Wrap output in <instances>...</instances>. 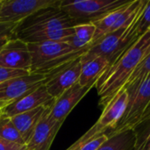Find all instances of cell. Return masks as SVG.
Returning <instances> with one entry per match:
<instances>
[{
    "label": "cell",
    "mask_w": 150,
    "mask_h": 150,
    "mask_svg": "<svg viewBox=\"0 0 150 150\" xmlns=\"http://www.w3.org/2000/svg\"><path fill=\"white\" fill-rule=\"evenodd\" d=\"M150 52V30L118 57L98 80L95 87L103 108L124 88L130 76Z\"/></svg>",
    "instance_id": "obj_1"
},
{
    "label": "cell",
    "mask_w": 150,
    "mask_h": 150,
    "mask_svg": "<svg viewBox=\"0 0 150 150\" xmlns=\"http://www.w3.org/2000/svg\"><path fill=\"white\" fill-rule=\"evenodd\" d=\"M148 1L149 0H144L136 18L129 25L105 34L95 41L91 45V47L83 55H82L81 62H83L98 56H103L108 59L111 65L125 50L138 40L140 38L136 36L137 23Z\"/></svg>",
    "instance_id": "obj_2"
},
{
    "label": "cell",
    "mask_w": 150,
    "mask_h": 150,
    "mask_svg": "<svg viewBox=\"0 0 150 150\" xmlns=\"http://www.w3.org/2000/svg\"><path fill=\"white\" fill-rule=\"evenodd\" d=\"M32 56L30 74L47 75L54 69L81 57L86 52L76 51L63 41L30 43Z\"/></svg>",
    "instance_id": "obj_3"
},
{
    "label": "cell",
    "mask_w": 150,
    "mask_h": 150,
    "mask_svg": "<svg viewBox=\"0 0 150 150\" xmlns=\"http://www.w3.org/2000/svg\"><path fill=\"white\" fill-rule=\"evenodd\" d=\"M75 25V21L59 7L46 8L18 23L14 32V39L22 40L35 33L70 28Z\"/></svg>",
    "instance_id": "obj_4"
},
{
    "label": "cell",
    "mask_w": 150,
    "mask_h": 150,
    "mask_svg": "<svg viewBox=\"0 0 150 150\" xmlns=\"http://www.w3.org/2000/svg\"><path fill=\"white\" fill-rule=\"evenodd\" d=\"M131 0H61L59 8L76 25L93 23L110 12L127 4Z\"/></svg>",
    "instance_id": "obj_5"
},
{
    "label": "cell",
    "mask_w": 150,
    "mask_h": 150,
    "mask_svg": "<svg viewBox=\"0 0 150 150\" xmlns=\"http://www.w3.org/2000/svg\"><path fill=\"white\" fill-rule=\"evenodd\" d=\"M126 91L128 99L125 112L114 129L108 134L134 130L140 124L150 105V76L136 84L128 86Z\"/></svg>",
    "instance_id": "obj_6"
},
{
    "label": "cell",
    "mask_w": 150,
    "mask_h": 150,
    "mask_svg": "<svg viewBox=\"0 0 150 150\" xmlns=\"http://www.w3.org/2000/svg\"><path fill=\"white\" fill-rule=\"evenodd\" d=\"M127 99V92L126 89L123 88L103 108L102 114L94 126L91 127L80 139H78L77 142H84L97 135L105 134L106 132H110L114 129L125 112Z\"/></svg>",
    "instance_id": "obj_7"
},
{
    "label": "cell",
    "mask_w": 150,
    "mask_h": 150,
    "mask_svg": "<svg viewBox=\"0 0 150 150\" xmlns=\"http://www.w3.org/2000/svg\"><path fill=\"white\" fill-rule=\"evenodd\" d=\"M61 0H0V24H18L35 12L59 7Z\"/></svg>",
    "instance_id": "obj_8"
},
{
    "label": "cell",
    "mask_w": 150,
    "mask_h": 150,
    "mask_svg": "<svg viewBox=\"0 0 150 150\" xmlns=\"http://www.w3.org/2000/svg\"><path fill=\"white\" fill-rule=\"evenodd\" d=\"M81 57L66 62L45 75L43 84L53 98H57L65 91L78 83L82 70Z\"/></svg>",
    "instance_id": "obj_9"
},
{
    "label": "cell",
    "mask_w": 150,
    "mask_h": 150,
    "mask_svg": "<svg viewBox=\"0 0 150 150\" xmlns=\"http://www.w3.org/2000/svg\"><path fill=\"white\" fill-rule=\"evenodd\" d=\"M32 56L28 44L18 39L10 40L0 51V67L30 72Z\"/></svg>",
    "instance_id": "obj_10"
},
{
    "label": "cell",
    "mask_w": 150,
    "mask_h": 150,
    "mask_svg": "<svg viewBox=\"0 0 150 150\" xmlns=\"http://www.w3.org/2000/svg\"><path fill=\"white\" fill-rule=\"evenodd\" d=\"M54 100L55 99L47 92L46 86L42 83L33 91L7 105L0 111L7 117L12 118L18 114L29 112L40 106L53 105Z\"/></svg>",
    "instance_id": "obj_11"
},
{
    "label": "cell",
    "mask_w": 150,
    "mask_h": 150,
    "mask_svg": "<svg viewBox=\"0 0 150 150\" xmlns=\"http://www.w3.org/2000/svg\"><path fill=\"white\" fill-rule=\"evenodd\" d=\"M45 75L29 74L0 83V102L11 103L43 83Z\"/></svg>",
    "instance_id": "obj_12"
},
{
    "label": "cell",
    "mask_w": 150,
    "mask_h": 150,
    "mask_svg": "<svg viewBox=\"0 0 150 150\" xmlns=\"http://www.w3.org/2000/svg\"><path fill=\"white\" fill-rule=\"evenodd\" d=\"M51 107L45 112L37 125L30 141L25 144L28 150H49L63 123L55 120L50 115Z\"/></svg>",
    "instance_id": "obj_13"
},
{
    "label": "cell",
    "mask_w": 150,
    "mask_h": 150,
    "mask_svg": "<svg viewBox=\"0 0 150 150\" xmlns=\"http://www.w3.org/2000/svg\"><path fill=\"white\" fill-rule=\"evenodd\" d=\"M93 87L94 85L83 87L79 84V83H76L71 86L60 97L55 98L50 110L51 117L55 120L63 123L75 106Z\"/></svg>",
    "instance_id": "obj_14"
},
{
    "label": "cell",
    "mask_w": 150,
    "mask_h": 150,
    "mask_svg": "<svg viewBox=\"0 0 150 150\" xmlns=\"http://www.w3.org/2000/svg\"><path fill=\"white\" fill-rule=\"evenodd\" d=\"M50 106H40L11 118L25 144L30 141L37 125L42 119L47 109Z\"/></svg>",
    "instance_id": "obj_15"
},
{
    "label": "cell",
    "mask_w": 150,
    "mask_h": 150,
    "mask_svg": "<svg viewBox=\"0 0 150 150\" xmlns=\"http://www.w3.org/2000/svg\"><path fill=\"white\" fill-rule=\"evenodd\" d=\"M110 62L103 56H98L93 59L82 62V70L79 77V84L83 87L96 85L98 80L109 67Z\"/></svg>",
    "instance_id": "obj_16"
},
{
    "label": "cell",
    "mask_w": 150,
    "mask_h": 150,
    "mask_svg": "<svg viewBox=\"0 0 150 150\" xmlns=\"http://www.w3.org/2000/svg\"><path fill=\"white\" fill-rule=\"evenodd\" d=\"M108 139L97 150H134L136 142L134 131L132 129L107 134Z\"/></svg>",
    "instance_id": "obj_17"
},
{
    "label": "cell",
    "mask_w": 150,
    "mask_h": 150,
    "mask_svg": "<svg viewBox=\"0 0 150 150\" xmlns=\"http://www.w3.org/2000/svg\"><path fill=\"white\" fill-rule=\"evenodd\" d=\"M0 137L11 142L25 146L22 136L16 128L11 118L4 115L0 111Z\"/></svg>",
    "instance_id": "obj_18"
},
{
    "label": "cell",
    "mask_w": 150,
    "mask_h": 150,
    "mask_svg": "<svg viewBox=\"0 0 150 150\" xmlns=\"http://www.w3.org/2000/svg\"><path fill=\"white\" fill-rule=\"evenodd\" d=\"M134 131L136 136L134 150H150V118L140 123Z\"/></svg>",
    "instance_id": "obj_19"
},
{
    "label": "cell",
    "mask_w": 150,
    "mask_h": 150,
    "mask_svg": "<svg viewBox=\"0 0 150 150\" xmlns=\"http://www.w3.org/2000/svg\"><path fill=\"white\" fill-rule=\"evenodd\" d=\"M149 76H150V52L143 58L139 66L130 76L129 79L124 86V89L142 82Z\"/></svg>",
    "instance_id": "obj_20"
},
{
    "label": "cell",
    "mask_w": 150,
    "mask_h": 150,
    "mask_svg": "<svg viewBox=\"0 0 150 150\" xmlns=\"http://www.w3.org/2000/svg\"><path fill=\"white\" fill-rule=\"evenodd\" d=\"M75 35L81 40L92 45L96 34V26L93 23H83L74 26Z\"/></svg>",
    "instance_id": "obj_21"
},
{
    "label": "cell",
    "mask_w": 150,
    "mask_h": 150,
    "mask_svg": "<svg viewBox=\"0 0 150 150\" xmlns=\"http://www.w3.org/2000/svg\"><path fill=\"white\" fill-rule=\"evenodd\" d=\"M108 139L107 134L97 135L84 142H76L67 150H97Z\"/></svg>",
    "instance_id": "obj_22"
},
{
    "label": "cell",
    "mask_w": 150,
    "mask_h": 150,
    "mask_svg": "<svg viewBox=\"0 0 150 150\" xmlns=\"http://www.w3.org/2000/svg\"><path fill=\"white\" fill-rule=\"evenodd\" d=\"M150 30V0L148 1L139 20L136 27V36L141 38Z\"/></svg>",
    "instance_id": "obj_23"
},
{
    "label": "cell",
    "mask_w": 150,
    "mask_h": 150,
    "mask_svg": "<svg viewBox=\"0 0 150 150\" xmlns=\"http://www.w3.org/2000/svg\"><path fill=\"white\" fill-rule=\"evenodd\" d=\"M30 72L25 71V70H19V69H11L0 67V83L14 77L18 76H23L29 75Z\"/></svg>",
    "instance_id": "obj_24"
},
{
    "label": "cell",
    "mask_w": 150,
    "mask_h": 150,
    "mask_svg": "<svg viewBox=\"0 0 150 150\" xmlns=\"http://www.w3.org/2000/svg\"><path fill=\"white\" fill-rule=\"evenodd\" d=\"M25 146L18 145L0 137V150H20Z\"/></svg>",
    "instance_id": "obj_25"
},
{
    "label": "cell",
    "mask_w": 150,
    "mask_h": 150,
    "mask_svg": "<svg viewBox=\"0 0 150 150\" xmlns=\"http://www.w3.org/2000/svg\"><path fill=\"white\" fill-rule=\"evenodd\" d=\"M18 24H0V36L4 34L12 35L14 38V32Z\"/></svg>",
    "instance_id": "obj_26"
},
{
    "label": "cell",
    "mask_w": 150,
    "mask_h": 150,
    "mask_svg": "<svg viewBox=\"0 0 150 150\" xmlns=\"http://www.w3.org/2000/svg\"><path fill=\"white\" fill-rule=\"evenodd\" d=\"M11 39H14L12 35H9V34H4V35H1L0 36V51L2 50V48L4 47V45Z\"/></svg>",
    "instance_id": "obj_27"
},
{
    "label": "cell",
    "mask_w": 150,
    "mask_h": 150,
    "mask_svg": "<svg viewBox=\"0 0 150 150\" xmlns=\"http://www.w3.org/2000/svg\"><path fill=\"white\" fill-rule=\"evenodd\" d=\"M9 104H11V103H8V102H0V110L2 108H4V106H6L7 105H9Z\"/></svg>",
    "instance_id": "obj_28"
},
{
    "label": "cell",
    "mask_w": 150,
    "mask_h": 150,
    "mask_svg": "<svg viewBox=\"0 0 150 150\" xmlns=\"http://www.w3.org/2000/svg\"><path fill=\"white\" fill-rule=\"evenodd\" d=\"M20 150H28V149H27V148H26V146H25V147H24V148H23L22 149H20Z\"/></svg>",
    "instance_id": "obj_29"
}]
</instances>
